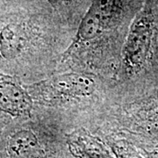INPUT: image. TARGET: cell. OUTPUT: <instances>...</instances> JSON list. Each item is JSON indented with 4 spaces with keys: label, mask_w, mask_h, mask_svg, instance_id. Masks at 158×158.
<instances>
[{
    "label": "cell",
    "mask_w": 158,
    "mask_h": 158,
    "mask_svg": "<svg viewBox=\"0 0 158 158\" xmlns=\"http://www.w3.org/2000/svg\"><path fill=\"white\" fill-rule=\"evenodd\" d=\"M6 158H46L37 133L28 126L11 129L5 142Z\"/></svg>",
    "instance_id": "5b68a950"
},
{
    "label": "cell",
    "mask_w": 158,
    "mask_h": 158,
    "mask_svg": "<svg viewBox=\"0 0 158 158\" xmlns=\"http://www.w3.org/2000/svg\"><path fill=\"white\" fill-rule=\"evenodd\" d=\"M117 5L118 0H92L65 55H70L79 46L99 37L112 21Z\"/></svg>",
    "instance_id": "3957f363"
},
{
    "label": "cell",
    "mask_w": 158,
    "mask_h": 158,
    "mask_svg": "<svg viewBox=\"0 0 158 158\" xmlns=\"http://www.w3.org/2000/svg\"><path fill=\"white\" fill-rule=\"evenodd\" d=\"M34 104H54L93 94L96 84L85 74L68 73L25 85Z\"/></svg>",
    "instance_id": "6da1fadb"
},
{
    "label": "cell",
    "mask_w": 158,
    "mask_h": 158,
    "mask_svg": "<svg viewBox=\"0 0 158 158\" xmlns=\"http://www.w3.org/2000/svg\"><path fill=\"white\" fill-rule=\"evenodd\" d=\"M10 118V117H9V116H7V115L5 114V113H3L0 112V121H1L2 119H4V118Z\"/></svg>",
    "instance_id": "8992f818"
},
{
    "label": "cell",
    "mask_w": 158,
    "mask_h": 158,
    "mask_svg": "<svg viewBox=\"0 0 158 158\" xmlns=\"http://www.w3.org/2000/svg\"><path fill=\"white\" fill-rule=\"evenodd\" d=\"M34 102L25 85L16 77L0 71V112L13 119L33 116Z\"/></svg>",
    "instance_id": "277c9868"
},
{
    "label": "cell",
    "mask_w": 158,
    "mask_h": 158,
    "mask_svg": "<svg viewBox=\"0 0 158 158\" xmlns=\"http://www.w3.org/2000/svg\"><path fill=\"white\" fill-rule=\"evenodd\" d=\"M152 12L146 4L130 27L123 48V65L127 73L140 70L147 59L152 36Z\"/></svg>",
    "instance_id": "7a4b0ae2"
}]
</instances>
